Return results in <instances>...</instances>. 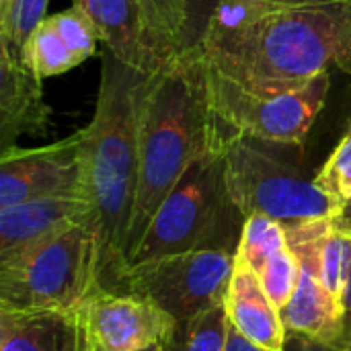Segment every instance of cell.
Segmentation results:
<instances>
[{"label":"cell","instance_id":"obj_1","mask_svg":"<svg viewBox=\"0 0 351 351\" xmlns=\"http://www.w3.org/2000/svg\"><path fill=\"white\" fill-rule=\"evenodd\" d=\"M202 56L249 90H290L351 72V0H224Z\"/></svg>","mask_w":351,"mask_h":351},{"label":"cell","instance_id":"obj_2","mask_svg":"<svg viewBox=\"0 0 351 351\" xmlns=\"http://www.w3.org/2000/svg\"><path fill=\"white\" fill-rule=\"evenodd\" d=\"M152 74L105 47L95 113L82 128L86 197L95 210L103 290L119 286L128 269L125 243L140 175V109Z\"/></svg>","mask_w":351,"mask_h":351},{"label":"cell","instance_id":"obj_3","mask_svg":"<svg viewBox=\"0 0 351 351\" xmlns=\"http://www.w3.org/2000/svg\"><path fill=\"white\" fill-rule=\"evenodd\" d=\"M210 148L212 121L204 56H175L150 76L142 97L140 175L125 243L128 267L160 204Z\"/></svg>","mask_w":351,"mask_h":351},{"label":"cell","instance_id":"obj_4","mask_svg":"<svg viewBox=\"0 0 351 351\" xmlns=\"http://www.w3.org/2000/svg\"><path fill=\"white\" fill-rule=\"evenodd\" d=\"M103 290L95 220L0 259V311L80 308Z\"/></svg>","mask_w":351,"mask_h":351},{"label":"cell","instance_id":"obj_5","mask_svg":"<svg viewBox=\"0 0 351 351\" xmlns=\"http://www.w3.org/2000/svg\"><path fill=\"white\" fill-rule=\"evenodd\" d=\"M234 218L243 216L226 189L224 152L212 144L160 204L130 265L197 249L237 251Z\"/></svg>","mask_w":351,"mask_h":351},{"label":"cell","instance_id":"obj_6","mask_svg":"<svg viewBox=\"0 0 351 351\" xmlns=\"http://www.w3.org/2000/svg\"><path fill=\"white\" fill-rule=\"evenodd\" d=\"M212 144L224 152L226 189L243 218L263 214L286 226L333 216L343 208L317 187L315 177L308 179L280 152L282 144L253 138H226Z\"/></svg>","mask_w":351,"mask_h":351},{"label":"cell","instance_id":"obj_7","mask_svg":"<svg viewBox=\"0 0 351 351\" xmlns=\"http://www.w3.org/2000/svg\"><path fill=\"white\" fill-rule=\"evenodd\" d=\"M206 62V60H204ZM212 142L253 138L259 142L300 146L321 115L331 72L290 90H249L206 64Z\"/></svg>","mask_w":351,"mask_h":351},{"label":"cell","instance_id":"obj_8","mask_svg":"<svg viewBox=\"0 0 351 351\" xmlns=\"http://www.w3.org/2000/svg\"><path fill=\"white\" fill-rule=\"evenodd\" d=\"M234 253L232 249H197L140 261L125 269L121 286L148 296L177 323H185L226 304Z\"/></svg>","mask_w":351,"mask_h":351},{"label":"cell","instance_id":"obj_9","mask_svg":"<svg viewBox=\"0 0 351 351\" xmlns=\"http://www.w3.org/2000/svg\"><path fill=\"white\" fill-rule=\"evenodd\" d=\"M43 197H86L84 130L39 148L0 152V208Z\"/></svg>","mask_w":351,"mask_h":351},{"label":"cell","instance_id":"obj_10","mask_svg":"<svg viewBox=\"0 0 351 351\" xmlns=\"http://www.w3.org/2000/svg\"><path fill=\"white\" fill-rule=\"evenodd\" d=\"M84 315L97 351H144L167 346L177 319L148 296L99 290L84 302Z\"/></svg>","mask_w":351,"mask_h":351},{"label":"cell","instance_id":"obj_11","mask_svg":"<svg viewBox=\"0 0 351 351\" xmlns=\"http://www.w3.org/2000/svg\"><path fill=\"white\" fill-rule=\"evenodd\" d=\"M325 218L284 226L288 245L300 263V278L294 296L282 308V321L288 333H302L339 343L341 304L325 290L321 280L319 243Z\"/></svg>","mask_w":351,"mask_h":351},{"label":"cell","instance_id":"obj_12","mask_svg":"<svg viewBox=\"0 0 351 351\" xmlns=\"http://www.w3.org/2000/svg\"><path fill=\"white\" fill-rule=\"evenodd\" d=\"M99 33L86 12L74 2L70 8L45 16L21 53L41 80L60 76L86 62L97 51Z\"/></svg>","mask_w":351,"mask_h":351},{"label":"cell","instance_id":"obj_13","mask_svg":"<svg viewBox=\"0 0 351 351\" xmlns=\"http://www.w3.org/2000/svg\"><path fill=\"white\" fill-rule=\"evenodd\" d=\"M95 25L99 39L125 64L158 72L171 58L154 41L138 0H74Z\"/></svg>","mask_w":351,"mask_h":351},{"label":"cell","instance_id":"obj_14","mask_svg":"<svg viewBox=\"0 0 351 351\" xmlns=\"http://www.w3.org/2000/svg\"><path fill=\"white\" fill-rule=\"evenodd\" d=\"M0 351H97L84 304L66 311H0Z\"/></svg>","mask_w":351,"mask_h":351},{"label":"cell","instance_id":"obj_15","mask_svg":"<svg viewBox=\"0 0 351 351\" xmlns=\"http://www.w3.org/2000/svg\"><path fill=\"white\" fill-rule=\"evenodd\" d=\"M51 128V107L41 78L21 58L0 47V152L23 136L41 138Z\"/></svg>","mask_w":351,"mask_h":351},{"label":"cell","instance_id":"obj_16","mask_svg":"<svg viewBox=\"0 0 351 351\" xmlns=\"http://www.w3.org/2000/svg\"><path fill=\"white\" fill-rule=\"evenodd\" d=\"M86 220H95V210L84 197H43L0 208V259Z\"/></svg>","mask_w":351,"mask_h":351},{"label":"cell","instance_id":"obj_17","mask_svg":"<svg viewBox=\"0 0 351 351\" xmlns=\"http://www.w3.org/2000/svg\"><path fill=\"white\" fill-rule=\"evenodd\" d=\"M224 306L230 325L243 337L259 348L284 351L288 331L282 321V311L265 292L255 269L237 253Z\"/></svg>","mask_w":351,"mask_h":351},{"label":"cell","instance_id":"obj_18","mask_svg":"<svg viewBox=\"0 0 351 351\" xmlns=\"http://www.w3.org/2000/svg\"><path fill=\"white\" fill-rule=\"evenodd\" d=\"M319 259L323 286L341 304L351 271V232L346 228L339 212L325 218L319 243Z\"/></svg>","mask_w":351,"mask_h":351},{"label":"cell","instance_id":"obj_19","mask_svg":"<svg viewBox=\"0 0 351 351\" xmlns=\"http://www.w3.org/2000/svg\"><path fill=\"white\" fill-rule=\"evenodd\" d=\"M228 341L226 306L210 308L185 323H177L173 339L165 351H224Z\"/></svg>","mask_w":351,"mask_h":351},{"label":"cell","instance_id":"obj_20","mask_svg":"<svg viewBox=\"0 0 351 351\" xmlns=\"http://www.w3.org/2000/svg\"><path fill=\"white\" fill-rule=\"evenodd\" d=\"M49 0H10L0 10V47L21 58L25 43L47 16Z\"/></svg>","mask_w":351,"mask_h":351},{"label":"cell","instance_id":"obj_21","mask_svg":"<svg viewBox=\"0 0 351 351\" xmlns=\"http://www.w3.org/2000/svg\"><path fill=\"white\" fill-rule=\"evenodd\" d=\"M183 10V25L177 45V56L202 53L210 35L214 16L224 0H179Z\"/></svg>","mask_w":351,"mask_h":351},{"label":"cell","instance_id":"obj_22","mask_svg":"<svg viewBox=\"0 0 351 351\" xmlns=\"http://www.w3.org/2000/svg\"><path fill=\"white\" fill-rule=\"evenodd\" d=\"M138 2L142 4L154 41L169 58H175L181 25H183L181 2L179 0H138Z\"/></svg>","mask_w":351,"mask_h":351},{"label":"cell","instance_id":"obj_23","mask_svg":"<svg viewBox=\"0 0 351 351\" xmlns=\"http://www.w3.org/2000/svg\"><path fill=\"white\" fill-rule=\"evenodd\" d=\"M257 276H259L265 292L274 300V304L282 311L294 296V290H296L298 278H300V263H298L296 255L292 253L290 245L286 249H282L280 253H276Z\"/></svg>","mask_w":351,"mask_h":351},{"label":"cell","instance_id":"obj_24","mask_svg":"<svg viewBox=\"0 0 351 351\" xmlns=\"http://www.w3.org/2000/svg\"><path fill=\"white\" fill-rule=\"evenodd\" d=\"M317 187L333 197L337 204H348L351 199V130L335 146L331 156L325 160L321 171L315 175Z\"/></svg>","mask_w":351,"mask_h":351},{"label":"cell","instance_id":"obj_25","mask_svg":"<svg viewBox=\"0 0 351 351\" xmlns=\"http://www.w3.org/2000/svg\"><path fill=\"white\" fill-rule=\"evenodd\" d=\"M284 351H350L343 348L341 343L335 341H325V339H317L311 335H302V333H288L286 335V346Z\"/></svg>","mask_w":351,"mask_h":351},{"label":"cell","instance_id":"obj_26","mask_svg":"<svg viewBox=\"0 0 351 351\" xmlns=\"http://www.w3.org/2000/svg\"><path fill=\"white\" fill-rule=\"evenodd\" d=\"M339 343L351 351V271L346 284V292L341 298V335Z\"/></svg>","mask_w":351,"mask_h":351},{"label":"cell","instance_id":"obj_27","mask_svg":"<svg viewBox=\"0 0 351 351\" xmlns=\"http://www.w3.org/2000/svg\"><path fill=\"white\" fill-rule=\"evenodd\" d=\"M224 351H271L265 348L255 346L253 341H249L247 337H243L228 321V341H226V350Z\"/></svg>","mask_w":351,"mask_h":351},{"label":"cell","instance_id":"obj_28","mask_svg":"<svg viewBox=\"0 0 351 351\" xmlns=\"http://www.w3.org/2000/svg\"><path fill=\"white\" fill-rule=\"evenodd\" d=\"M339 216H341V220H343L346 228L351 232V202L343 204V208L339 210Z\"/></svg>","mask_w":351,"mask_h":351},{"label":"cell","instance_id":"obj_29","mask_svg":"<svg viewBox=\"0 0 351 351\" xmlns=\"http://www.w3.org/2000/svg\"><path fill=\"white\" fill-rule=\"evenodd\" d=\"M263 2H306V0H263Z\"/></svg>","mask_w":351,"mask_h":351},{"label":"cell","instance_id":"obj_30","mask_svg":"<svg viewBox=\"0 0 351 351\" xmlns=\"http://www.w3.org/2000/svg\"><path fill=\"white\" fill-rule=\"evenodd\" d=\"M144 351H165V348L162 346H154V348H148V350Z\"/></svg>","mask_w":351,"mask_h":351},{"label":"cell","instance_id":"obj_31","mask_svg":"<svg viewBox=\"0 0 351 351\" xmlns=\"http://www.w3.org/2000/svg\"><path fill=\"white\" fill-rule=\"evenodd\" d=\"M8 2H10V0H0V10H4V8L8 6Z\"/></svg>","mask_w":351,"mask_h":351},{"label":"cell","instance_id":"obj_32","mask_svg":"<svg viewBox=\"0 0 351 351\" xmlns=\"http://www.w3.org/2000/svg\"><path fill=\"white\" fill-rule=\"evenodd\" d=\"M350 130H351V119H350Z\"/></svg>","mask_w":351,"mask_h":351},{"label":"cell","instance_id":"obj_33","mask_svg":"<svg viewBox=\"0 0 351 351\" xmlns=\"http://www.w3.org/2000/svg\"><path fill=\"white\" fill-rule=\"evenodd\" d=\"M350 202H351V199H350Z\"/></svg>","mask_w":351,"mask_h":351}]
</instances>
